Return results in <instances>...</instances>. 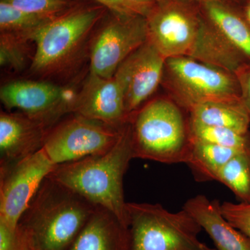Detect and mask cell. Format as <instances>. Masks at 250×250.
<instances>
[{"label":"cell","instance_id":"1","mask_svg":"<svg viewBox=\"0 0 250 250\" xmlns=\"http://www.w3.org/2000/svg\"><path fill=\"white\" fill-rule=\"evenodd\" d=\"M98 207L47 177L17 228L32 250H67Z\"/></svg>","mask_w":250,"mask_h":250},{"label":"cell","instance_id":"2","mask_svg":"<svg viewBox=\"0 0 250 250\" xmlns=\"http://www.w3.org/2000/svg\"><path fill=\"white\" fill-rule=\"evenodd\" d=\"M108 9L91 0H81L52 18L36 34L29 71L47 81L70 75L88 55L92 36Z\"/></svg>","mask_w":250,"mask_h":250},{"label":"cell","instance_id":"3","mask_svg":"<svg viewBox=\"0 0 250 250\" xmlns=\"http://www.w3.org/2000/svg\"><path fill=\"white\" fill-rule=\"evenodd\" d=\"M133 154L130 121L107 152L56 166L47 177L65 186L96 206L104 207L126 226L123 178Z\"/></svg>","mask_w":250,"mask_h":250},{"label":"cell","instance_id":"4","mask_svg":"<svg viewBox=\"0 0 250 250\" xmlns=\"http://www.w3.org/2000/svg\"><path fill=\"white\" fill-rule=\"evenodd\" d=\"M186 113L167 95L143 105L130 118L134 159L186 164L191 147Z\"/></svg>","mask_w":250,"mask_h":250},{"label":"cell","instance_id":"5","mask_svg":"<svg viewBox=\"0 0 250 250\" xmlns=\"http://www.w3.org/2000/svg\"><path fill=\"white\" fill-rule=\"evenodd\" d=\"M128 250H217L199 239L202 228L182 208L170 212L160 204L129 202Z\"/></svg>","mask_w":250,"mask_h":250},{"label":"cell","instance_id":"6","mask_svg":"<svg viewBox=\"0 0 250 250\" xmlns=\"http://www.w3.org/2000/svg\"><path fill=\"white\" fill-rule=\"evenodd\" d=\"M161 85L187 113L202 104L241 101L235 74L190 57L166 59Z\"/></svg>","mask_w":250,"mask_h":250},{"label":"cell","instance_id":"7","mask_svg":"<svg viewBox=\"0 0 250 250\" xmlns=\"http://www.w3.org/2000/svg\"><path fill=\"white\" fill-rule=\"evenodd\" d=\"M147 39L145 16L116 14L108 10L90 41V72L104 78L114 76L122 62Z\"/></svg>","mask_w":250,"mask_h":250},{"label":"cell","instance_id":"8","mask_svg":"<svg viewBox=\"0 0 250 250\" xmlns=\"http://www.w3.org/2000/svg\"><path fill=\"white\" fill-rule=\"evenodd\" d=\"M124 126L116 127L72 113L49 129L42 149L55 166L103 154L115 146Z\"/></svg>","mask_w":250,"mask_h":250},{"label":"cell","instance_id":"9","mask_svg":"<svg viewBox=\"0 0 250 250\" xmlns=\"http://www.w3.org/2000/svg\"><path fill=\"white\" fill-rule=\"evenodd\" d=\"M204 17L197 3L160 0L146 16L147 40L166 59L188 57Z\"/></svg>","mask_w":250,"mask_h":250},{"label":"cell","instance_id":"10","mask_svg":"<svg viewBox=\"0 0 250 250\" xmlns=\"http://www.w3.org/2000/svg\"><path fill=\"white\" fill-rule=\"evenodd\" d=\"M79 90L44 80H16L0 89V100L8 110H18L49 129L73 111Z\"/></svg>","mask_w":250,"mask_h":250},{"label":"cell","instance_id":"11","mask_svg":"<svg viewBox=\"0 0 250 250\" xmlns=\"http://www.w3.org/2000/svg\"><path fill=\"white\" fill-rule=\"evenodd\" d=\"M55 166L42 148L17 162L0 166V223L12 230L17 228L33 197Z\"/></svg>","mask_w":250,"mask_h":250},{"label":"cell","instance_id":"12","mask_svg":"<svg viewBox=\"0 0 250 250\" xmlns=\"http://www.w3.org/2000/svg\"><path fill=\"white\" fill-rule=\"evenodd\" d=\"M72 113L122 127L130 121L125 107V84L118 74L104 78L89 72L81 85Z\"/></svg>","mask_w":250,"mask_h":250},{"label":"cell","instance_id":"13","mask_svg":"<svg viewBox=\"0 0 250 250\" xmlns=\"http://www.w3.org/2000/svg\"><path fill=\"white\" fill-rule=\"evenodd\" d=\"M166 60L147 40L118 67L116 73L126 85L125 107L129 120L162 83Z\"/></svg>","mask_w":250,"mask_h":250},{"label":"cell","instance_id":"14","mask_svg":"<svg viewBox=\"0 0 250 250\" xmlns=\"http://www.w3.org/2000/svg\"><path fill=\"white\" fill-rule=\"evenodd\" d=\"M48 127L21 112L0 114V166L9 165L41 150Z\"/></svg>","mask_w":250,"mask_h":250},{"label":"cell","instance_id":"15","mask_svg":"<svg viewBox=\"0 0 250 250\" xmlns=\"http://www.w3.org/2000/svg\"><path fill=\"white\" fill-rule=\"evenodd\" d=\"M183 208L208 233L217 250H250V240L225 219L218 200L197 195L188 200Z\"/></svg>","mask_w":250,"mask_h":250},{"label":"cell","instance_id":"16","mask_svg":"<svg viewBox=\"0 0 250 250\" xmlns=\"http://www.w3.org/2000/svg\"><path fill=\"white\" fill-rule=\"evenodd\" d=\"M67 250H128L127 226L98 206Z\"/></svg>","mask_w":250,"mask_h":250},{"label":"cell","instance_id":"17","mask_svg":"<svg viewBox=\"0 0 250 250\" xmlns=\"http://www.w3.org/2000/svg\"><path fill=\"white\" fill-rule=\"evenodd\" d=\"M188 57L233 74L249 63L205 16Z\"/></svg>","mask_w":250,"mask_h":250},{"label":"cell","instance_id":"18","mask_svg":"<svg viewBox=\"0 0 250 250\" xmlns=\"http://www.w3.org/2000/svg\"><path fill=\"white\" fill-rule=\"evenodd\" d=\"M206 18L250 63V24L237 4L224 1L200 4Z\"/></svg>","mask_w":250,"mask_h":250},{"label":"cell","instance_id":"19","mask_svg":"<svg viewBox=\"0 0 250 250\" xmlns=\"http://www.w3.org/2000/svg\"><path fill=\"white\" fill-rule=\"evenodd\" d=\"M189 120L207 126L250 131V117L241 101L202 104L188 112Z\"/></svg>","mask_w":250,"mask_h":250},{"label":"cell","instance_id":"20","mask_svg":"<svg viewBox=\"0 0 250 250\" xmlns=\"http://www.w3.org/2000/svg\"><path fill=\"white\" fill-rule=\"evenodd\" d=\"M241 152L245 151L191 139V147L186 164L197 182L216 181L224 166Z\"/></svg>","mask_w":250,"mask_h":250},{"label":"cell","instance_id":"21","mask_svg":"<svg viewBox=\"0 0 250 250\" xmlns=\"http://www.w3.org/2000/svg\"><path fill=\"white\" fill-rule=\"evenodd\" d=\"M52 18L0 1V33L3 34L20 36L34 42L36 34Z\"/></svg>","mask_w":250,"mask_h":250},{"label":"cell","instance_id":"22","mask_svg":"<svg viewBox=\"0 0 250 250\" xmlns=\"http://www.w3.org/2000/svg\"><path fill=\"white\" fill-rule=\"evenodd\" d=\"M241 202H250V151L233 156L219 172L217 180Z\"/></svg>","mask_w":250,"mask_h":250},{"label":"cell","instance_id":"23","mask_svg":"<svg viewBox=\"0 0 250 250\" xmlns=\"http://www.w3.org/2000/svg\"><path fill=\"white\" fill-rule=\"evenodd\" d=\"M192 139L213 143L238 151H250V131L241 132L228 128L207 126L189 120Z\"/></svg>","mask_w":250,"mask_h":250},{"label":"cell","instance_id":"24","mask_svg":"<svg viewBox=\"0 0 250 250\" xmlns=\"http://www.w3.org/2000/svg\"><path fill=\"white\" fill-rule=\"evenodd\" d=\"M31 42H34L20 36L0 33L1 67L14 72H22L29 65L30 67L34 59L31 55Z\"/></svg>","mask_w":250,"mask_h":250},{"label":"cell","instance_id":"25","mask_svg":"<svg viewBox=\"0 0 250 250\" xmlns=\"http://www.w3.org/2000/svg\"><path fill=\"white\" fill-rule=\"evenodd\" d=\"M81 0H0L23 11L49 18L57 17Z\"/></svg>","mask_w":250,"mask_h":250},{"label":"cell","instance_id":"26","mask_svg":"<svg viewBox=\"0 0 250 250\" xmlns=\"http://www.w3.org/2000/svg\"><path fill=\"white\" fill-rule=\"evenodd\" d=\"M220 210L229 223L250 240V202H224Z\"/></svg>","mask_w":250,"mask_h":250},{"label":"cell","instance_id":"27","mask_svg":"<svg viewBox=\"0 0 250 250\" xmlns=\"http://www.w3.org/2000/svg\"><path fill=\"white\" fill-rule=\"evenodd\" d=\"M0 250H32L18 228L12 230L0 223Z\"/></svg>","mask_w":250,"mask_h":250},{"label":"cell","instance_id":"28","mask_svg":"<svg viewBox=\"0 0 250 250\" xmlns=\"http://www.w3.org/2000/svg\"><path fill=\"white\" fill-rule=\"evenodd\" d=\"M241 90V100L250 117V63L246 64L236 72Z\"/></svg>","mask_w":250,"mask_h":250},{"label":"cell","instance_id":"29","mask_svg":"<svg viewBox=\"0 0 250 250\" xmlns=\"http://www.w3.org/2000/svg\"><path fill=\"white\" fill-rule=\"evenodd\" d=\"M103 5L109 11L116 14L123 15L139 14L136 10L130 6L125 0H91Z\"/></svg>","mask_w":250,"mask_h":250},{"label":"cell","instance_id":"30","mask_svg":"<svg viewBox=\"0 0 250 250\" xmlns=\"http://www.w3.org/2000/svg\"><path fill=\"white\" fill-rule=\"evenodd\" d=\"M130 6H132L136 12L146 17L149 11L160 0H125Z\"/></svg>","mask_w":250,"mask_h":250},{"label":"cell","instance_id":"31","mask_svg":"<svg viewBox=\"0 0 250 250\" xmlns=\"http://www.w3.org/2000/svg\"><path fill=\"white\" fill-rule=\"evenodd\" d=\"M189 1H193V2L197 3V4H200L202 3L207 2V1H214V0H189ZM218 1H227V2L233 3V4H237L238 0H218Z\"/></svg>","mask_w":250,"mask_h":250},{"label":"cell","instance_id":"32","mask_svg":"<svg viewBox=\"0 0 250 250\" xmlns=\"http://www.w3.org/2000/svg\"><path fill=\"white\" fill-rule=\"evenodd\" d=\"M243 13H244L245 16H246L247 21L250 24V2L248 3L243 10Z\"/></svg>","mask_w":250,"mask_h":250},{"label":"cell","instance_id":"33","mask_svg":"<svg viewBox=\"0 0 250 250\" xmlns=\"http://www.w3.org/2000/svg\"><path fill=\"white\" fill-rule=\"evenodd\" d=\"M249 2H250V0H249Z\"/></svg>","mask_w":250,"mask_h":250}]
</instances>
